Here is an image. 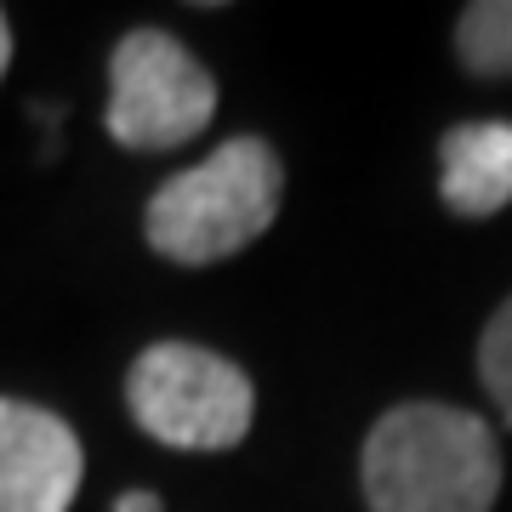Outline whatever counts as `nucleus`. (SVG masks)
I'll list each match as a JSON object with an SVG mask.
<instances>
[{"mask_svg":"<svg viewBox=\"0 0 512 512\" xmlns=\"http://www.w3.org/2000/svg\"><path fill=\"white\" fill-rule=\"evenodd\" d=\"M495 495H501L495 433L456 404H393L370 427V512H490Z\"/></svg>","mask_w":512,"mask_h":512,"instance_id":"f257e3e1","label":"nucleus"},{"mask_svg":"<svg viewBox=\"0 0 512 512\" xmlns=\"http://www.w3.org/2000/svg\"><path fill=\"white\" fill-rule=\"evenodd\" d=\"M279 194H285V165L274 148L262 137H228L200 165L154 188L143 234L165 262L205 268L268 234L279 217Z\"/></svg>","mask_w":512,"mask_h":512,"instance_id":"f03ea898","label":"nucleus"},{"mask_svg":"<svg viewBox=\"0 0 512 512\" xmlns=\"http://www.w3.org/2000/svg\"><path fill=\"white\" fill-rule=\"evenodd\" d=\"M126 410L171 450H234L251 433V376L194 342H154L126 370Z\"/></svg>","mask_w":512,"mask_h":512,"instance_id":"7ed1b4c3","label":"nucleus"},{"mask_svg":"<svg viewBox=\"0 0 512 512\" xmlns=\"http://www.w3.org/2000/svg\"><path fill=\"white\" fill-rule=\"evenodd\" d=\"M217 114V80L165 29H131L109 57V114L103 126L120 148L165 154L194 143Z\"/></svg>","mask_w":512,"mask_h":512,"instance_id":"20e7f679","label":"nucleus"},{"mask_svg":"<svg viewBox=\"0 0 512 512\" xmlns=\"http://www.w3.org/2000/svg\"><path fill=\"white\" fill-rule=\"evenodd\" d=\"M80 439L46 404L0 399V512H69L80 495Z\"/></svg>","mask_w":512,"mask_h":512,"instance_id":"39448f33","label":"nucleus"},{"mask_svg":"<svg viewBox=\"0 0 512 512\" xmlns=\"http://www.w3.org/2000/svg\"><path fill=\"white\" fill-rule=\"evenodd\" d=\"M439 194L456 217H495L512 205V126L507 120H467L439 143Z\"/></svg>","mask_w":512,"mask_h":512,"instance_id":"423d86ee","label":"nucleus"},{"mask_svg":"<svg viewBox=\"0 0 512 512\" xmlns=\"http://www.w3.org/2000/svg\"><path fill=\"white\" fill-rule=\"evenodd\" d=\"M456 52L473 74H512V0H478L456 23Z\"/></svg>","mask_w":512,"mask_h":512,"instance_id":"0eeeda50","label":"nucleus"},{"mask_svg":"<svg viewBox=\"0 0 512 512\" xmlns=\"http://www.w3.org/2000/svg\"><path fill=\"white\" fill-rule=\"evenodd\" d=\"M478 376L490 387L495 410L512 421V296L495 308V319L484 325V342H478Z\"/></svg>","mask_w":512,"mask_h":512,"instance_id":"6e6552de","label":"nucleus"},{"mask_svg":"<svg viewBox=\"0 0 512 512\" xmlns=\"http://www.w3.org/2000/svg\"><path fill=\"white\" fill-rule=\"evenodd\" d=\"M114 512H160V495H148V490H126L120 501H114Z\"/></svg>","mask_w":512,"mask_h":512,"instance_id":"1a4fd4ad","label":"nucleus"},{"mask_svg":"<svg viewBox=\"0 0 512 512\" xmlns=\"http://www.w3.org/2000/svg\"><path fill=\"white\" fill-rule=\"evenodd\" d=\"M6 63H12V23L0 12V74H6Z\"/></svg>","mask_w":512,"mask_h":512,"instance_id":"9d476101","label":"nucleus"}]
</instances>
